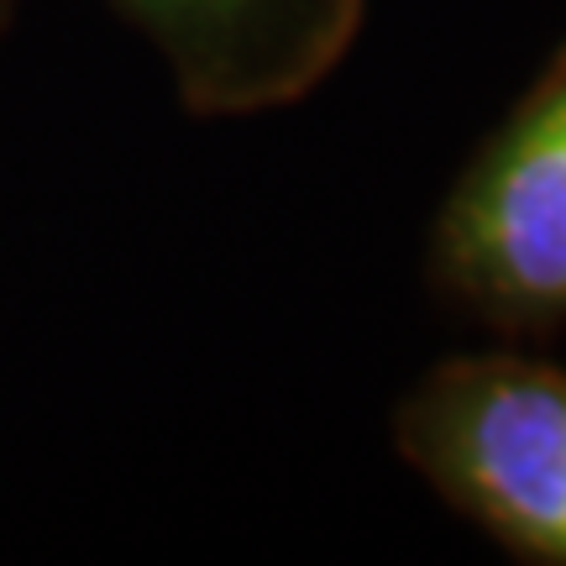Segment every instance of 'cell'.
<instances>
[{
    "mask_svg": "<svg viewBox=\"0 0 566 566\" xmlns=\"http://www.w3.org/2000/svg\"><path fill=\"white\" fill-rule=\"evenodd\" d=\"M394 446L451 514L530 566H566V367L514 346L424 367Z\"/></svg>",
    "mask_w": 566,
    "mask_h": 566,
    "instance_id": "obj_1",
    "label": "cell"
},
{
    "mask_svg": "<svg viewBox=\"0 0 566 566\" xmlns=\"http://www.w3.org/2000/svg\"><path fill=\"white\" fill-rule=\"evenodd\" d=\"M163 63L200 122H252L304 105L342 74L367 0H105Z\"/></svg>",
    "mask_w": 566,
    "mask_h": 566,
    "instance_id": "obj_3",
    "label": "cell"
},
{
    "mask_svg": "<svg viewBox=\"0 0 566 566\" xmlns=\"http://www.w3.org/2000/svg\"><path fill=\"white\" fill-rule=\"evenodd\" d=\"M17 11H21V0H0V42H6V32H11Z\"/></svg>",
    "mask_w": 566,
    "mask_h": 566,
    "instance_id": "obj_4",
    "label": "cell"
},
{
    "mask_svg": "<svg viewBox=\"0 0 566 566\" xmlns=\"http://www.w3.org/2000/svg\"><path fill=\"white\" fill-rule=\"evenodd\" d=\"M430 283L499 336L566 325V42L446 189Z\"/></svg>",
    "mask_w": 566,
    "mask_h": 566,
    "instance_id": "obj_2",
    "label": "cell"
}]
</instances>
